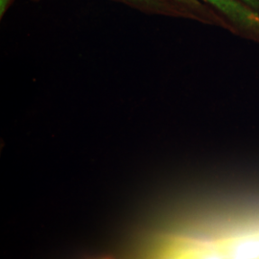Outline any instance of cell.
<instances>
[{
  "label": "cell",
  "mask_w": 259,
  "mask_h": 259,
  "mask_svg": "<svg viewBox=\"0 0 259 259\" xmlns=\"http://www.w3.org/2000/svg\"><path fill=\"white\" fill-rule=\"evenodd\" d=\"M8 3H9V0H0V12H1V15H3V13L5 12Z\"/></svg>",
  "instance_id": "5"
},
{
  "label": "cell",
  "mask_w": 259,
  "mask_h": 259,
  "mask_svg": "<svg viewBox=\"0 0 259 259\" xmlns=\"http://www.w3.org/2000/svg\"><path fill=\"white\" fill-rule=\"evenodd\" d=\"M243 3L248 5L250 8L259 13V0H241Z\"/></svg>",
  "instance_id": "2"
},
{
  "label": "cell",
  "mask_w": 259,
  "mask_h": 259,
  "mask_svg": "<svg viewBox=\"0 0 259 259\" xmlns=\"http://www.w3.org/2000/svg\"><path fill=\"white\" fill-rule=\"evenodd\" d=\"M134 2H138V3H142V4H147V5H158V1L157 0H131Z\"/></svg>",
  "instance_id": "4"
},
{
  "label": "cell",
  "mask_w": 259,
  "mask_h": 259,
  "mask_svg": "<svg viewBox=\"0 0 259 259\" xmlns=\"http://www.w3.org/2000/svg\"><path fill=\"white\" fill-rule=\"evenodd\" d=\"M104 259H110V258H104Z\"/></svg>",
  "instance_id": "6"
},
{
  "label": "cell",
  "mask_w": 259,
  "mask_h": 259,
  "mask_svg": "<svg viewBox=\"0 0 259 259\" xmlns=\"http://www.w3.org/2000/svg\"><path fill=\"white\" fill-rule=\"evenodd\" d=\"M243 32L259 35V13L241 0H204Z\"/></svg>",
  "instance_id": "1"
},
{
  "label": "cell",
  "mask_w": 259,
  "mask_h": 259,
  "mask_svg": "<svg viewBox=\"0 0 259 259\" xmlns=\"http://www.w3.org/2000/svg\"><path fill=\"white\" fill-rule=\"evenodd\" d=\"M180 3H184L185 5L191 6V7H199L200 4L198 2V0H176Z\"/></svg>",
  "instance_id": "3"
}]
</instances>
